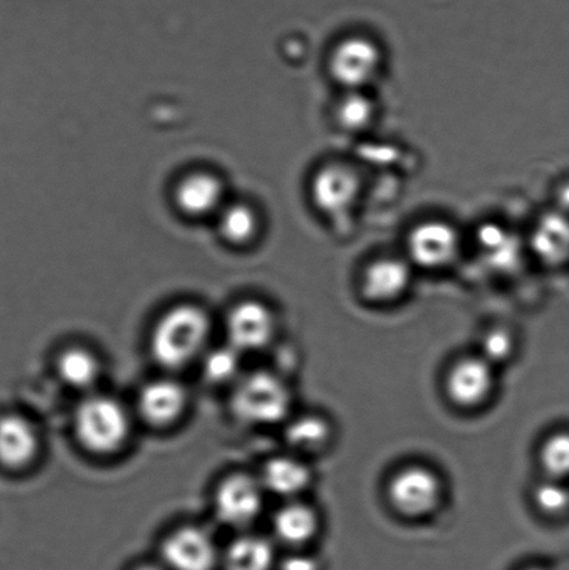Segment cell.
<instances>
[{
    "label": "cell",
    "mask_w": 569,
    "mask_h": 570,
    "mask_svg": "<svg viewBox=\"0 0 569 570\" xmlns=\"http://www.w3.org/2000/svg\"><path fill=\"white\" fill-rule=\"evenodd\" d=\"M212 322L208 312L195 304L171 306L150 333V354L167 371H180L200 360L208 350Z\"/></svg>",
    "instance_id": "cell-1"
},
{
    "label": "cell",
    "mask_w": 569,
    "mask_h": 570,
    "mask_svg": "<svg viewBox=\"0 0 569 570\" xmlns=\"http://www.w3.org/2000/svg\"><path fill=\"white\" fill-rule=\"evenodd\" d=\"M293 407V393L281 374L258 371L239 376L234 383L230 410L247 426H273L286 422Z\"/></svg>",
    "instance_id": "cell-2"
},
{
    "label": "cell",
    "mask_w": 569,
    "mask_h": 570,
    "mask_svg": "<svg viewBox=\"0 0 569 570\" xmlns=\"http://www.w3.org/2000/svg\"><path fill=\"white\" fill-rule=\"evenodd\" d=\"M72 429L84 450L95 455H111L130 438V412L114 396L87 395L76 407Z\"/></svg>",
    "instance_id": "cell-3"
},
{
    "label": "cell",
    "mask_w": 569,
    "mask_h": 570,
    "mask_svg": "<svg viewBox=\"0 0 569 570\" xmlns=\"http://www.w3.org/2000/svg\"><path fill=\"white\" fill-rule=\"evenodd\" d=\"M390 504L405 518H423L436 511L443 499V483L432 469L406 466L390 480Z\"/></svg>",
    "instance_id": "cell-4"
},
{
    "label": "cell",
    "mask_w": 569,
    "mask_h": 570,
    "mask_svg": "<svg viewBox=\"0 0 569 570\" xmlns=\"http://www.w3.org/2000/svg\"><path fill=\"white\" fill-rule=\"evenodd\" d=\"M266 491L259 478L248 473H232L215 490V515L226 527H251L264 511Z\"/></svg>",
    "instance_id": "cell-5"
},
{
    "label": "cell",
    "mask_w": 569,
    "mask_h": 570,
    "mask_svg": "<svg viewBox=\"0 0 569 570\" xmlns=\"http://www.w3.org/2000/svg\"><path fill=\"white\" fill-rule=\"evenodd\" d=\"M381 69V48L365 37L343 39L328 58L333 80L347 91H362L376 80Z\"/></svg>",
    "instance_id": "cell-6"
},
{
    "label": "cell",
    "mask_w": 569,
    "mask_h": 570,
    "mask_svg": "<svg viewBox=\"0 0 569 570\" xmlns=\"http://www.w3.org/2000/svg\"><path fill=\"white\" fill-rule=\"evenodd\" d=\"M222 551L208 530L187 524L166 535L160 546L161 566L166 570H216Z\"/></svg>",
    "instance_id": "cell-7"
},
{
    "label": "cell",
    "mask_w": 569,
    "mask_h": 570,
    "mask_svg": "<svg viewBox=\"0 0 569 570\" xmlns=\"http://www.w3.org/2000/svg\"><path fill=\"white\" fill-rule=\"evenodd\" d=\"M361 188V178L354 167L328 164L321 167L312 178V203L322 215L339 219L354 209Z\"/></svg>",
    "instance_id": "cell-8"
},
{
    "label": "cell",
    "mask_w": 569,
    "mask_h": 570,
    "mask_svg": "<svg viewBox=\"0 0 569 570\" xmlns=\"http://www.w3.org/2000/svg\"><path fill=\"white\" fill-rule=\"evenodd\" d=\"M227 344L243 352L264 350L276 334V316L269 306L256 299L233 305L226 316Z\"/></svg>",
    "instance_id": "cell-9"
},
{
    "label": "cell",
    "mask_w": 569,
    "mask_h": 570,
    "mask_svg": "<svg viewBox=\"0 0 569 570\" xmlns=\"http://www.w3.org/2000/svg\"><path fill=\"white\" fill-rule=\"evenodd\" d=\"M409 255L412 264L428 271L444 269L460 254V236L449 223L431 220L421 223L409 237Z\"/></svg>",
    "instance_id": "cell-10"
},
{
    "label": "cell",
    "mask_w": 569,
    "mask_h": 570,
    "mask_svg": "<svg viewBox=\"0 0 569 570\" xmlns=\"http://www.w3.org/2000/svg\"><path fill=\"white\" fill-rule=\"evenodd\" d=\"M494 366L481 355L467 356L450 367L445 391L453 404L464 410L487 404L494 393Z\"/></svg>",
    "instance_id": "cell-11"
},
{
    "label": "cell",
    "mask_w": 569,
    "mask_h": 570,
    "mask_svg": "<svg viewBox=\"0 0 569 570\" xmlns=\"http://www.w3.org/2000/svg\"><path fill=\"white\" fill-rule=\"evenodd\" d=\"M227 199L225 183L208 170L189 173L175 189L177 209L189 219H215Z\"/></svg>",
    "instance_id": "cell-12"
},
{
    "label": "cell",
    "mask_w": 569,
    "mask_h": 570,
    "mask_svg": "<svg viewBox=\"0 0 569 570\" xmlns=\"http://www.w3.org/2000/svg\"><path fill=\"white\" fill-rule=\"evenodd\" d=\"M188 405L186 387L177 380L155 379L137 396L139 416L154 428H167L184 415Z\"/></svg>",
    "instance_id": "cell-13"
},
{
    "label": "cell",
    "mask_w": 569,
    "mask_h": 570,
    "mask_svg": "<svg viewBox=\"0 0 569 570\" xmlns=\"http://www.w3.org/2000/svg\"><path fill=\"white\" fill-rule=\"evenodd\" d=\"M41 449V438L30 419L20 413L0 415V468L22 471L31 465Z\"/></svg>",
    "instance_id": "cell-14"
},
{
    "label": "cell",
    "mask_w": 569,
    "mask_h": 570,
    "mask_svg": "<svg viewBox=\"0 0 569 570\" xmlns=\"http://www.w3.org/2000/svg\"><path fill=\"white\" fill-rule=\"evenodd\" d=\"M412 282L409 261L384 256L371 262L362 273L361 293L371 304L387 305L403 298Z\"/></svg>",
    "instance_id": "cell-15"
},
{
    "label": "cell",
    "mask_w": 569,
    "mask_h": 570,
    "mask_svg": "<svg viewBox=\"0 0 569 570\" xmlns=\"http://www.w3.org/2000/svg\"><path fill=\"white\" fill-rule=\"evenodd\" d=\"M267 493L286 500H297L312 483V472L298 455L272 456L265 462L259 476Z\"/></svg>",
    "instance_id": "cell-16"
},
{
    "label": "cell",
    "mask_w": 569,
    "mask_h": 570,
    "mask_svg": "<svg viewBox=\"0 0 569 570\" xmlns=\"http://www.w3.org/2000/svg\"><path fill=\"white\" fill-rule=\"evenodd\" d=\"M321 521L314 508L297 500H290L273 517V532L281 543L301 550L320 532Z\"/></svg>",
    "instance_id": "cell-17"
},
{
    "label": "cell",
    "mask_w": 569,
    "mask_h": 570,
    "mask_svg": "<svg viewBox=\"0 0 569 570\" xmlns=\"http://www.w3.org/2000/svg\"><path fill=\"white\" fill-rule=\"evenodd\" d=\"M531 248L545 265L567 264L569 261V216L556 210L540 217L533 227Z\"/></svg>",
    "instance_id": "cell-18"
},
{
    "label": "cell",
    "mask_w": 569,
    "mask_h": 570,
    "mask_svg": "<svg viewBox=\"0 0 569 570\" xmlns=\"http://www.w3.org/2000/svg\"><path fill=\"white\" fill-rule=\"evenodd\" d=\"M276 563L275 546L264 535L254 533L237 535L220 554L223 570H273Z\"/></svg>",
    "instance_id": "cell-19"
},
{
    "label": "cell",
    "mask_w": 569,
    "mask_h": 570,
    "mask_svg": "<svg viewBox=\"0 0 569 570\" xmlns=\"http://www.w3.org/2000/svg\"><path fill=\"white\" fill-rule=\"evenodd\" d=\"M215 220L220 237L234 247H247L255 243L261 232L258 212L244 200L227 199Z\"/></svg>",
    "instance_id": "cell-20"
},
{
    "label": "cell",
    "mask_w": 569,
    "mask_h": 570,
    "mask_svg": "<svg viewBox=\"0 0 569 570\" xmlns=\"http://www.w3.org/2000/svg\"><path fill=\"white\" fill-rule=\"evenodd\" d=\"M284 439L295 455L301 458L317 455L332 443V423L325 416L315 415V413L298 416L287 423Z\"/></svg>",
    "instance_id": "cell-21"
},
{
    "label": "cell",
    "mask_w": 569,
    "mask_h": 570,
    "mask_svg": "<svg viewBox=\"0 0 569 570\" xmlns=\"http://www.w3.org/2000/svg\"><path fill=\"white\" fill-rule=\"evenodd\" d=\"M56 372L67 387L91 391L99 382L102 365L92 351L84 346H70L61 351L56 360Z\"/></svg>",
    "instance_id": "cell-22"
},
{
    "label": "cell",
    "mask_w": 569,
    "mask_h": 570,
    "mask_svg": "<svg viewBox=\"0 0 569 570\" xmlns=\"http://www.w3.org/2000/svg\"><path fill=\"white\" fill-rule=\"evenodd\" d=\"M478 243L484 258L496 269H509L520 259L521 247L514 234L506 232L499 226L482 227V230L479 232Z\"/></svg>",
    "instance_id": "cell-23"
},
{
    "label": "cell",
    "mask_w": 569,
    "mask_h": 570,
    "mask_svg": "<svg viewBox=\"0 0 569 570\" xmlns=\"http://www.w3.org/2000/svg\"><path fill=\"white\" fill-rule=\"evenodd\" d=\"M199 361L203 376L210 384H234L242 376V354L228 344L206 350Z\"/></svg>",
    "instance_id": "cell-24"
},
{
    "label": "cell",
    "mask_w": 569,
    "mask_h": 570,
    "mask_svg": "<svg viewBox=\"0 0 569 570\" xmlns=\"http://www.w3.org/2000/svg\"><path fill=\"white\" fill-rule=\"evenodd\" d=\"M375 104L362 91H347L336 108V121L349 132L365 131L375 120Z\"/></svg>",
    "instance_id": "cell-25"
},
{
    "label": "cell",
    "mask_w": 569,
    "mask_h": 570,
    "mask_svg": "<svg viewBox=\"0 0 569 570\" xmlns=\"http://www.w3.org/2000/svg\"><path fill=\"white\" fill-rule=\"evenodd\" d=\"M539 463L546 478L569 483V430H559L545 439Z\"/></svg>",
    "instance_id": "cell-26"
},
{
    "label": "cell",
    "mask_w": 569,
    "mask_h": 570,
    "mask_svg": "<svg viewBox=\"0 0 569 570\" xmlns=\"http://www.w3.org/2000/svg\"><path fill=\"white\" fill-rule=\"evenodd\" d=\"M532 500L540 515L549 519L569 517V483L546 478L532 491Z\"/></svg>",
    "instance_id": "cell-27"
},
{
    "label": "cell",
    "mask_w": 569,
    "mask_h": 570,
    "mask_svg": "<svg viewBox=\"0 0 569 570\" xmlns=\"http://www.w3.org/2000/svg\"><path fill=\"white\" fill-rule=\"evenodd\" d=\"M514 337L504 328L489 330L481 341V355L490 365H500L514 354Z\"/></svg>",
    "instance_id": "cell-28"
},
{
    "label": "cell",
    "mask_w": 569,
    "mask_h": 570,
    "mask_svg": "<svg viewBox=\"0 0 569 570\" xmlns=\"http://www.w3.org/2000/svg\"><path fill=\"white\" fill-rule=\"evenodd\" d=\"M281 570H321V561L316 557L294 550L278 562Z\"/></svg>",
    "instance_id": "cell-29"
},
{
    "label": "cell",
    "mask_w": 569,
    "mask_h": 570,
    "mask_svg": "<svg viewBox=\"0 0 569 570\" xmlns=\"http://www.w3.org/2000/svg\"><path fill=\"white\" fill-rule=\"evenodd\" d=\"M559 210L569 216V184L559 191Z\"/></svg>",
    "instance_id": "cell-30"
},
{
    "label": "cell",
    "mask_w": 569,
    "mask_h": 570,
    "mask_svg": "<svg viewBox=\"0 0 569 570\" xmlns=\"http://www.w3.org/2000/svg\"><path fill=\"white\" fill-rule=\"evenodd\" d=\"M131 570H166L164 566H156V563H141V566H137Z\"/></svg>",
    "instance_id": "cell-31"
},
{
    "label": "cell",
    "mask_w": 569,
    "mask_h": 570,
    "mask_svg": "<svg viewBox=\"0 0 569 570\" xmlns=\"http://www.w3.org/2000/svg\"><path fill=\"white\" fill-rule=\"evenodd\" d=\"M526 570H549V569H545V568H528Z\"/></svg>",
    "instance_id": "cell-32"
}]
</instances>
